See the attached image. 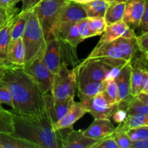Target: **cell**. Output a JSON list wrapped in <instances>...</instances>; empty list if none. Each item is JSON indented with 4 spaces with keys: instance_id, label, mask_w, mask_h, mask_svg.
Masks as SVG:
<instances>
[{
    "instance_id": "cell-20",
    "label": "cell",
    "mask_w": 148,
    "mask_h": 148,
    "mask_svg": "<svg viewBox=\"0 0 148 148\" xmlns=\"http://www.w3.org/2000/svg\"><path fill=\"white\" fill-rule=\"evenodd\" d=\"M17 14L10 17L7 23L0 29V62L10 65L7 62V55L10 41L12 28Z\"/></svg>"
},
{
    "instance_id": "cell-19",
    "label": "cell",
    "mask_w": 148,
    "mask_h": 148,
    "mask_svg": "<svg viewBox=\"0 0 148 148\" xmlns=\"http://www.w3.org/2000/svg\"><path fill=\"white\" fill-rule=\"evenodd\" d=\"M25 47L22 38L9 46L7 55V63L12 66H22L25 64Z\"/></svg>"
},
{
    "instance_id": "cell-16",
    "label": "cell",
    "mask_w": 148,
    "mask_h": 148,
    "mask_svg": "<svg viewBox=\"0 0 148 148\" xmlns=\"http://www.w3.org/2000/svg\"><path fill=\"white\" fill-rule=\"evenodd\" d=\"M98 140L87 137L83 130H74L72 127L66 132L62 148H92Z\"/></svg>"
},
{
    "instance_id": "cell-28",
    "label": "cell",
    "mask_w": 148,
    "mask_h": 148,
    "mask_svg": "<svg viewBox=\"0 0 148 148\" xmlns=\"http://www.w3.org/2000/svg\"><path fill=\"white\" fill-rule=\"evenodd\" d=\"M119 108H124L127 111V115L135 114H148V105L143 103L136 96H132L127 102L119 106Z\"/></svg>"
},
{
    "instance_id": "cell-7",
    "label": "cell",
    "mask_w": 148,
    "mask_h": 148,
    "mask_svg": "<svg viewBox=\"0 0 148 148\" xmlns=\"http://www.w3.org/2000/svg\"><path fill=\"white\" fill-rule=\"evenodd\" d=\"M85 17H87L86 14L82 4L69 1L64 7L55 25L53 35L58 40L64 41L70 27Z\"/></svg>"
},
{
    "instance_id": "cell-4",
    "label": "cell",
    "mask_w": 148,
    "mask_h": 148,
    "mask_svg": "<svg viewBox=\"0 0 148 148\" xmlns=\"http://www.w3.org/2000/svg\"><path fill=\"white\" fill-rule=\"evenodd\" d=\"M127 62L124 59L110 57L86 59L77 66V81L103 82L113 68L124 66Z\"/></svg>"
},
{
    "instance_id": "cell-50",
    "label": "cell",
    "mask_w": 148,
    "mask_h": 148,
    "mask_svg": "<svg viewBox=\"0 0 148 148\" xmlns=\"http://www.w3.org/2000/svg\"><path fill=\"white\" fill-rule=\"evenodd\" d=\"M12 66H9V65L3 63V62H0V67H12Z\"/></svg>"
},
{
    "instance_id": "cell-33",
    "label": "cell",
    "mask_w": 148,
    "mask_h": 148,
    "mask_svg": "<svg viewBox=\"0 0 148 148\" xmlns=\"http://www.w3.org/2000/svg\"><path fill=\"white\" fill-rule=\"evenodd\" d=\"M126 133L132 142L138 140H147L148 139V126H142L132 129Z\"/></svg>"
},
{
    "instance_id": "cell-35",
    "label": "cell",
    "mask_w": 148,
    "mask_h": 148,
    "mask_svg": "<svg viewBox=\"0 0 148 148\" xmlns=\"http://www.w3.org/2000/svg\"><path fill=\"white\" fill-rule=\"evenodd\" d=\"M136 44L140 52L148 54V32L136 36Z\"/></svg>"
},
{
    "instance_id": "cell-49",
    "label": "cell",
    "mask_w": 148,
    "mask_h": 148,
    "mask_svg": "<svg viewBox=\"0 0 148 148\" xmlns=\"http://www.w3.org/2000/svg\"><path fill=\"white\" fill-rule=\"evenodd\" d=\"M109 2H127L128 0H106Z\"/></svg>"
},
{
    "instance_id": "cell-37",
    "label": "cell",
    "mask_w": 148,
    "mask_h": 148,
    "mask_svg": "<svg viewBox=\"0 0 148 148\" xmlns=\"http://www.w3.org/2000/svg\"><path fill=\"white\" fill-rule=\"evenodd\" d=\"M5 104L13 108V100L11 93L6 87L0 85V105Z\"/></svg>"
},
{
    "instance_id": "cell-15",
    "label": "cell",
    "mask_w": 148,
    "mask_h": 148,
    "mask_svg": "<svg viewBox=\"0 0 148 148\" xmlns=\"http://www.w3.org/2000/svg\"><path fill=\"white\" fill-rule=\"evenodd\" d=\"M74 99L75 98H72L62 102H56L53 101L51 92L45 94L46 110L47 111L50 118L51 119L53 124L60 119L66 114V111L69 109V108L75 102Z\"/></svg>"
},
{
    "instance_id": "cell-22",
    "label": "cell",
    "mask_w": 148,
    "mask_h": 148,
    "mask_svg": "<svg viewBox=\"0 0 148 148\" xmlns=\"http://www.w3.org/2000/svg\"><path fill=\"white\" fill-rule=\"evenodd\" d=\"M142 126H148V114H135L127 115L125 119L119 124L114 132H127L132 129Z\"/></svg>"
},
{
    "instance_id": "cell-12",
    "label": "cell",
    "mask_w": 148,
    "mask_h": 148,
    "mask_svg": "<svg viewBox=\"0 0 148 148\" xmlns=\"http://www.w3.org/2000/svg\"><path fill=\"white\" fill-rule=\"evenodd\" d=\"M147 4V0H128L126 2L123 21L129 27L138 28Z\"/></svg>"
},
{
    "instance_id": "cell-17",
    "label": "cell",
    "mask_w": 148,
    "mask_h": 148,
    "mask_svg": "<svg viewBox=\"0 0 148 148\" xmlns=\"http://www.w3.org/2000/svg\"><path fill=\"white\" fill-rule=\"evenodd\" d=\"M105 84L106 81H77L78 95L81 102L87 101L102 92L105 88Z\"/></svg>"
},
{
    "instance_id": "cell-2",
    "label": "cell",
    "mask_w": 148,
    "mask_h": 148,
    "mask_svg": "<svg viewBox=\"0 0 148 148\" xmlns=\"http://www.w3.org/2000/svg\"><path fill=\"white\" fill-rule=\"evenodd\" d=\"M11 112L13 134L36 145L39 148L62 147L65 136L62 134V130H53V122L46 110L30 115Z\"/></svg>"
},
{
    "instance_id": "cell-27",
    "label": "cell",
    "mask_w": 148,
    "mask_h": 148,
    "mask_svg": "<svg viewBox=\"0 0 148 148\" xmlns=\"http://www.w3.org/2000/svg\"><path fill=\"white\" fill-rule=\"evenodd\" d=\"M29 12H20L17 13L14 19V23H13L12 28L11 31V36H10V45L14 43L17 39L23 37V33H24L26 23H27V15Z\"/></svg>"
},
{
    "instance_id": "cell-3",
    "label": "cell",
    "mask_w": 148,
    "mask_h": 148,
    "mask_svg": "<svg viewBox=\"0 0 148 148\" xmlns=\"http://www.w3.org/2000/svg\"><path fill=\"white\" fill-rule=\"evenodd\" d=\"M22 39L25 52L23 67L28 66L36 59H43L46 46V40L36 16L35 9L28 12Z\"/></svg>"
},
{
    "instance_id": "cell-8",
    "label": "cell",
    "mask_w": 148,
    "mask_h": 148,
    "mask_svg": "<svg viewBox=\"0 0 148 148\" xmlns=\"http://www.w3.org/2000/svg\"><path fill=\"white\" fill-rule=\"evenodd\" d=\"M23 69L33 78L43 94L51 92L53 75L44 64L42 59H36Z\"/></svg>"
},
{
    "instance_id": "cell-6",
    "label": "cell",
    "mask_w": 148,
    "mask_h": 148,
    "mask_svg": "<svg viewBox=\"0 0 148 148\" xmlns=\"http://www.w3.org/2000/svg\"><path fill=\"white\" fill-rule=\"evenodd\" d=\"M68 0H42L35 8L45 38L53 33L55 25Z\"/></svg>"
},
{
    "instance_id": "cell-1",
    "label": "cell",
    "mask_w": 148,
    "mask_h": 148,
    "mask_svg": "<svg viewBox=\"0 0 148 148\" xmlns=\"http://www.w3.org/2000/svg\"><path fill=\"white\" fill-rule=\"evenodd\" d=\"M0 85L6 87L11 93L14 106L10 111L12 112L30 115L46 110L45 94L22 66L7 68Z\"/></svg>"
},
{
    "instance_id": "cell-30",
    "label": "cell",
    "mask_w": 148,
    "mask_h": 148,
    "mask_svg": "<svg viewBox=\"0 0 148 148\" xmlns=\"http://www.w3.org/2000/svg\"><path fill=\"white\" fill-rule=\"evenodd\" d=\"M87 18H88V25L92 37L102 35L107 27L106 22L104 17H87Z\"/></svg>"
},
{
    "instance_id": "cell-13",
    "label": "cell",
    "mask_w": 148,
    "mask_h": 148,
    "mask_svg": "<svg viewBox=\"0 0 148 148\" xmlns=\"http://www.w3.org/2000/svg\"><path fill=\"white\" fill-rule=\"evenodd\" d=\"M88 113L86 107L81 102H74L66 114L59 120L53 124V130L58 131L72 127L79 119Z\"/></svg>"
},
{
    "instance_id": "cell-52",
    "label": "cell",
    "mask_w": 148,
    "mask_h": 148,
    "mask_svg": "<svg viewBox=\"0 0 148 148\" xmlns=\"http://www.w3.org/2000/svg\"><path fill=\"white\" fill-rule=\"evenodd\" d=\"M68 1H69V0H68Z\"/></svg>"
},
{
    "instance_id": "cell-21",
    "label": "cell",
    "mask_w": 148,
    "mask_h": 148,
    "mask_svg": "<svg viewBox=\"0 0 148 148\" xmlns=\"http://www.w3.org/2000/svg\"><path fill=\"white\" fill-rule=\"evenodd\" d=\"M0 148H39L36 145L10 133L0 132Z\"/></svg>"
},
{
    "instance_id": "cell-43",
    "label": "cell",
    "mask_w": 148,
    "mask_h": 148,
    "mask_svg": "<svg viewBox=\"0 0 148 148\" xmlns=\"http://www.w3.org/2000/svg\"><path fill=\"white\" fill-rule=\"evenodd\" d=\"M20 1L22 0H0V7L7 10L12 9Z\"/></svg>"
},
{
    "instance_id": "cell-41",
    "label": "cell",
    "mask_w": 148,
    "mask_h": 148,
    "mask_svg": "<svg viewBox=\"0 0 148 148\" xmlns=\"http://www.w3.org/2000/svg\"><path fill=\"white\" fill-rule=\"evenodd\" d=\"M127 116V113L124 108H118V109L114 112V114H113L112 117L111 118L114 119V121H115L117 124H120V123L122 122L124 119H126Z\"/></svg>"
},
{
    "instance_id": "cell-9",
    "label": "cell",
    "mask_w": 148,
    "mask_h": 148,
    "mask_svg": "<svg viewBox=\"0 0 148 148\" xmlns=\"http://www.w3.org/2000/svg\"><path fill=\"white\" fill-rule=\"evenodd\" d=\"M81 103L84 104L88 113H90L94 119H111L119 108L118 103H110L102 92Z\"/></svg>"
},
{
    "instance_id": "cell-10",
    "label": "cell",
    "mask_w": 148,
    "mask_h": 148,
    "mask_svg": "<svg viewBox=\"0 0 148 148\" xmlns=\"http://www.w3.org/2000/svg\"><path fill=\"white\" fill-rule=\"evenodd\" d=\"M46 46L42 61L53 75L58 73L62 64L60 43L53 33L46 38Z\"/></svg>"
},
{
    "instance_id": "cell-38",
    "label": "cell",
    "mask_w": 148,
    "mask_h": 148,
    "mask_svg": "<svg viewBox=\"0 0 148 148\" xmlns=\"http://www.w3.org/2000/svg\"><path fill=\"white\" fill-rule=\"evenodd\" d=\"M92 148H119V146L112 136H109L98 140Z\"/></svg>"
},
{
    "instance_id": "cell-31",
    "label": "cell",
    "mask_w": 148,
    "mask_h": 148,
    "mask_svg": "<svg viewBox=\"0 0 148 148\" xmlns=\"http://www.w3.org/2000/svg\"><path fill=\"white\" fill-rule=\"evenodd\" d=\"M103 96L110 103H116L118 98V90L114 79L106 81L105 88L102 91Z\"/></svg>"
},
{
    "instance_id": "cell-23",
    "label": "cell",
    "mask_w": 148,
    "mask_h": 148,
    "mask_svg": "<svg viewBox=\"0 0 148 148\" xmlns=\"http://www.w3.org/2000/svg\"><path fill=\"white\" fill-rule=\"evenodd\" d=\"M98 57H110L115 59H123L121 51L114 41L106 43L99 47H95L87 59Z\"/></svg>"
},
{
    "instance_id": "cell-29",
    "label": "cell",
    "mask_w": 148,
    "mask_h": 148,
    "mask_svg": "<svg viewBox=\"0 0 148 148\" xmlns=\"http://www.w3.org/2000/svg\"><path fill=\"white\" fill-rule=\"evenodd\" d=\"M0 132L10 134H13L14 132L12 112L4 109L3 107L0 108Z\"/></svg>"
},
{
    "instance_id": "cell-47",
    "label": "cell",
    "mask_w": 148,
    "mask_h": 148,
    "mask_svg": "<svg viewBox=\"0 0 148 148\" xmlns=\"http://www.w3.org/2000/svg\"><path fill=\"white\" fill-rule=\"evenodd\" d=\"M69 1H72L75 3H77V4H86V3L90 2V1H92V0H69Z\"/></svg>"
},
{
    "instance_id": "cell-40",
    "label": "cell",
    "mask_w": 148,
    "mask_h": 148,
    "mask_svg": "<svg viewBox=\"0 0 148 148\" xmlns=\"http://www.w3.org/2000/svg\"><path fill=\"white\" fill-rule=\"evenodd\" d=\"M42 0H22L21 12H30L34 10Z\"/></svg>"
},
{
    "instance_id": "cell-18",
    "label": "cell",
    "mask_w": 148,
    "mask_h": 148,
    "mask_svg": "<svg viewBox=\"0 0 148 148\" xmlns=\"http://www.w3.org/2000/svg\"><path fill=\"white\" fill-rule=\"evenodd\" d=\"M128 27V25L123 20L108 25L105 31L102 33V36L95 47H99L106 43H111L116 39L121 37Z\"/></svg>"
},
{
    "instance_id": "cell-5",
    "label": "cell",
    "mask_w": 148,
    "mask_h": 148,
    "mask_svg": "<svg viewBox=\"0 0 148 148\" xmlns=\"http://www.w3.org/2000/svg\"><path fill=\"white\" fill-rule=\"evenodd\" d=\"M77 66L73 69H67L66 63L62 62L60 70L53 75L51 94L56 102H62L69 98H75L77 89Z\"/></svg>"
},
{
    "instance_id": "cell-34",
    "label": "cell",
    "mask_w": 148,
    "mask_h": 148,
    "mask_svg": "<svg viewBox=\"0 0 148 148\" xmlns=\"http://www.w3.org/2000/svg\"><path fill=\"white\" fill-rule=\"evenodd\" d=\"M115 140L119 148H130L132 141L124 132H114L111 135Z\"/></svg>"
},
{
    "instance_id": "cell-25",
    "label": "cell",
    "mask_w": 148,
    "mask_h": 148,
    "mask_svg": "<svg viewBox=\"0 0 148 148\" xmlns=\"http://www.w3.org/2000/svg\"><path fill=\"white\" fill-rule=\"evenodd\" d=\"M109 4L110 2L106 0H92L82 5L87 17H104L106 11Z\"/></svg>"
},
{
    "instance_id": "cell-46",
    "label": "cell",
    "mask_w": 148,
    "mask_h": 148,
    "mask_svg": "<svg viewBox=\"0 0 148 148\" xmlns=\"http://www.w3.org/2000/svg\"><path fill=\"white\" fill-rule=\"evenodd\" d=\"M136 36H137V35L134 32V30L130 28V27H128L121 37L126 38H136Z\"/></svg>"
},
{
    "instance_id": "cell-42",
    "label": "cell",
    "mask_w": 148,
    "mask_h": 148,
    "mask_svg": "<svg viewBox=\"0 0 148 148\" xmlns=\"http://www.w3.org/2000/svg\"><path fill=\"white\" fill-rule=\"evenodd\" d=\"M148 5L146 6L144 14H143V17H142L141 21H140V25L139 27L140 28L141 33H147L148 32Z\"/></svg>"
},
{
    "instance_id": "cell-53",
    "label": "cell",
    "mask_w": 148,
    "mask_h": 148,
    "mask_svg": "<svg viewBox=\"0 0 148 148\" xmlns=\"http://www.w3.org/2000/svg\"><path fill=\"white\" fill-rule=\"evenodd\" d=\"M0 8H1V7H0Z\"/></svg>"
},
{
    "instance_id": "cell-51",
    "label": "cell",
    "mask_w": 148,
    "mask_h": 148,
    "mask_svg": "<svg viewBox=\"0 0 148 148\" xmlns=\"http://www.w3.org/2000/svg\"><path fill=\"white\" fill-rule=\"evenodd\" d=\"M2 108V106H1L0 105V108Z\"/></svg>"
},
{
    "instance_id": "cell-11",
    "label": "cell",
    "mask_w": 148,
    "mask_h": 148,
    "mask_svg": "<svg viewBox=\"0 0 148 148\" xmlns=\"http://www.w3.org/2000/svg\"><path fill=\"white\" fill-rule=\"evenodd\" d=\"M131 62H128L122 66L114 80L118 90L117 102L119 106L127 102L132 95H131Z\"/></svg>"
},
{
    "instance_id": "cell-14",
    "label": "cell",
    "mask_w": 148,
    "mask_h": 148,
    "mask_svg": "<svg viewBox=\"0 0 148 148\" xmlns=\"http://www.w3.org/2000/svg\"><path fill=\"white\" fill-rule=\"evenodd\" d=\"M115 127L110 119H95L83 133L87 137L100 140L112 135Z\"/></svg>"
},
{
    "instance_id": "cell-48",
    "label": "cell",
    "mask_w": 148,
    "mask_h": 148,
    "mask_svg": "<svg viewBox=\"0 0 148 148\" xmlns=\"http://www.w3.org/2000/svg\"><path fill=\"white\" fill-rule=\"evenodd\" d=\"M8 67H0V80L1 79V78L3 77L4 75V72H5L6 69Z\"/></svg>"
},
{
    "instance_id": "cell-36",
    "label": "cell",
    "mask_w": 148,
    "mask_h": 148,
    "mask_svg": "<svg viewBox=\"0 0 148 148\" xmlns=\"http://www.w3.org/2000/svg\"><path fill=\"white\" fill-rule=\"evenodd\" d=\"M77 28L78 30H79V35H80V36L83 40L92 37V35H91L90 30L89 28V25H88V18L87 17L79 20V22L77 23Z\"/></svg>"
},
{
    "instance_id": "cell-44",
    "label": "cell",
    "mask_w": 148,
    "mask_h": 148,
    "mask_svg": "<svg viewBox=\"0 0 148 148\" xmlns=\"http://www.w3.org/2000/svg\"><path fill=\"white\" fill-rule=\"evenodd\" d=\"M130 148H148V139L132 142Z\"/></svg>"
},
{
    "instance_id": "cell-24",
    "label": "cell",
    "mask_w": 148,
    "mask_h": 148,
    "mask_svg": "<svg viewBox=\"0 0 148 148\" xmlns=\"http://www.w3.org/2000/svg\"><path fill=\"white\" fill-rule=\"evenodd\" d=\"M114 41L121 51L123 59L127 62H130L132 58L138 50L136 44V38H126L124 37H119Z\"/></svg>"
},
{
    "instance_id": "cell-32",
    "label": "cell",
    "mask_w": 148,
    "mask_h": 148,
    "mask_svg": "<svg viewBox=\"0 0 148 148\" xmlns=\"http://www.w3.org/2000/svg\"><path fill=\"white\" fill-rule=\"evenodd\" d=\"M83 40H84L82 38L80 35H79V30H78L77 28V23H75V25H73L70 27L67 35H66V38H65L64 40L62 42H65V43H67L71 48H72L73 49L76 50L78 45H79L81 42L83 41Z\"/></svg>"
},
{
    "instance_id": "cell-45",
    "label": "cell",
    "mask_w": 148,
    "mask_h": 148,
    "mask_svg": "<svg viewBox=\"0 0 148 148\" xmlns=\"http://www.w3.org/2000/svg\"><path fill=\"white\" fill-rule=\"evenodd\" d=\"M134 96L137 97V98H138L141 102H143V103L148 105V93L140 92H139L138 94H137L136 95H134Z\"/></svg>"
},
{
    "instance_id": "cell-39",
    "label": "cell",
    "mask_w": 148,
    "mask_h": 148,
    "mask_svg": "<svg viewBox=\"0 0 148 148\" xmlns=\"http://www.w3.org/2000/svg\"><path fill=\"white\" fill-rule=\"evenodd\" d=\"M17 13V8H15V7L10 9V10L0 8V29L7 23L10 17H12Z\"/></svg>"
},
{
    "instance_id": "cell-26",
    "label": "cell",
    "mask_w": 148,
    "mask_h": 148,
    "mask_svg": "<svg viewBox=\"0 0 148 148\" xmlns=\"http://www.w3.org/2000/svg\"><path fill=\"white\" fill-rule=\"evenodd\" d=\"M125 6V2H110L104 15L107 25L123 20Z\"/></svg>"
}]
</instances>
